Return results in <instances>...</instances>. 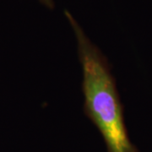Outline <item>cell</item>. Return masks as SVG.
<instances>
[{"label": "cell", "instance_id": "cell-2", "mask_svg": "<svg viewBox=\"0 0 152 152\" xmlns=\"http://www.w3.org/2000/svg\"><path fill=\"white\" fill-rule=\"evenodd\" d=\"M39 1L50 10L54 9V1L53 0H39Z\"/></svg>", "mask_w": 152, "mask_h": 152}, {"label": "cell", "instance_id": "cell-1", "mask_svg": "<svg viewBox=\"0 0 152 152\" xmlns=\"http://www.w3.org/2000/svg\"><path fill=\"white\" fill-rule=\"evenodd\" d=\"M64 15L78 43L84 113L102 134L107 152H139L129 137L124 107L107 58L91 42L69 11L64 10Z\"/></svg>", "mask_w": 152, "mask_h": 152}]
</instances>
